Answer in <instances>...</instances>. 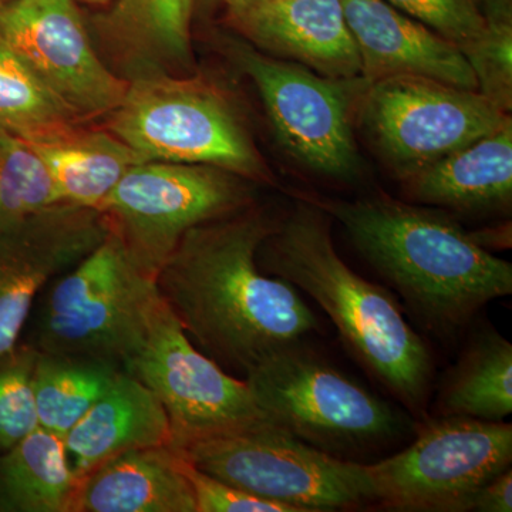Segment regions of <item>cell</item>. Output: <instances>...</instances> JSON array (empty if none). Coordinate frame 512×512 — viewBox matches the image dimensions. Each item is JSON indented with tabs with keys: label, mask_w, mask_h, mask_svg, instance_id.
I'll list each match as a JSON object with an SVG mask.
<instances>
[{
	"label": "cell",
	"mask_w": 512,
	"mask_h": 512,
	"mask_svg": "<svg viewBox=\"0 0 512 512\" xmlns=\"http://www.w3.org/2000/svg\"><path fill=\"white\" fill-rule=\"evenodd\" d=\"M276 225L268 211L249 205L204 222L185 232L158 272L161 298L225 372L245 377L318 328L298 289L259 268L258 249Z\"/></svg>",
	"instance_id": "obj_1"
},
{
	"label": "cell",
	"mask_w": 512,
	"mask_h": 512,
	"mask_svg": "<svg viewBox=\"0 0 512 512\" xmlns=\"http://www.w3.org/2000/svg\"><path fill=\"white\" fill-rule=\"evenodd\" d=\"M427 328L453 333L512 293V265L440 212L387 197L323 202Z\"/></svg>",
	"instance_id": "obj_2"
},
{
	"label": "cell",
	"mask_w": 512,
	"mask_h": 512,
	"mask_svg": "<svg viewBox=\"0 0 512 512\" xmlns=\"http://www.w3.org/2000/svg\"><path fill=\"white\" fill-rule=\"evenodd\" d=\"M258 259L265 274L285 279L318 303L366 372L410 410H423L433 377L426 343L392 293L343 262L319 211L299 205L262 242Z\"/></svg>",
	"instance_id": "obj_3"
},
{
	"label": "cell",
	"mask_w": 512,
	"mask_h": 512,
	"mask_svg": "<svg viewBox=\"0 0 512 512\" xmlns=\"http://www.w3.org/2000/svg\"><path fill=\"white\" fill-rule=\"evenodd\" d=\"M161 295L116 231L47 288L33 348L126 369L146 339Z\"/></svg>",
	"instance_id": "obj_4"
},
{
	"label": "cell",
	"mask_w": 512,
	"mask_h": 512,
	"mask_svg": "<svg viewBox=\"0 0 512 512\" xmlns=\"http://www.w3.org/2000/svg\"><path fill=\"white\" fill-rule=\"evenodd\" d=\"M171 448L224 483L302 512L375 501L366 464L319 450L271 421L198 437Z\"/></svg>",
	"instance_id": "obj_5"
},
{
	"label": "cell",
	"mask_w": 512,
	"mask_h": 512,
	"mask_svg": "<svg viewBox=\"0 0 512 512\" xmlns=\"http://www.w3.org/2000/svg\"><path fill=\"white\" fill-rule=\"evenodd\" d=\"M244 380L272 423L333 456L380 446L402 431L389 404L302 340L276 350Z\"/></svg>",
	"instance_id": "obj_6"
},
{
	"label": "cell",
	"mask_w": 512,
	"mask_h": 512,
	"mask_svg": "<svg viewBox=\"0 0 512 512\" xmlns=\"http://www.w3.org/2000/svg\"><path fill=\"white\" fill-rule=\"evenodd\" d=\"M106 128L144 161L261 175L259 158L231 107L197 79L165 73L133 77L120 106L106 117Z\"/></svg>",
	"instance_id": "obj_7"
},
{
	"label": "cell",
	"mask_w": 512,
	"mask_h": 512,
	"mask_svg": "<svg viewBox=\"0 0 512 512\" xmlns=\"http://www.w3.org/2000/svg\"><path fill=\"white\" fill-rule=\"evenodd\" d=\"M511 461V424L441 416L424 424L409 447L366 467L375 501L390 510L464 512Z\"/></svg>",
	"instance_id": "obj_8"
},
{
	"label": "cell",
	"mask_w": 512,
	"mask_h": 512,
	"mask_svg": "<svg viewBox=\"0 0 512 512\" xmlns=\"http://www.w3.org/2000/svg\"><path fill=\"white\" fill-rule=\"evenodd\" d=\"M248 205L247 187L229 171L146 161L124 174L99 211L138 269L156 281L185 232Z\"/></svg>",
	"instance_id": "obj_9"
},
{
	"label": "cell",
	"mask_w": 512,
	"mask_h": 512,
	"mask_svg": "<svg viewBox=\"0 0 512 512\" xmlns=\"http://www.w3.org/2000/svg\"><path fill=\"white\" fill-rule=\"evenodd\" d=\"M124 372L163 404L173 430L171 446L271 421L245 380L229 375L191 342L163 298Z\"/></svg>",
	"instance_id": "obj_10"
},
{
	"label": "cell",
	"mask_w": 512,
	"mask_h": 512,
	"mask_svg": "<svg viewBox=\"0 0 512 512\" xmlns=\"http://www.w3.org/2000/svg\"><path fill=\"white\" fill-rule=\"evenodd\" d=\"M369 86L367 127L406 175L490 136L511 119L483 93L437 80L397 76Z\"/></svg>",
	"instance_id": "obj_11"
},
{
	"label": "cell",
	"mask_w": 512,
	"mask_h": 512,
	"mask_svg": "<svg viewBox=\"0 0 512 512\" xmlns=\"http://www.w3.org/2000/svg\"><path fill=\"white\" fill-rule=\"evenodd\" d=\"M0 43L84 123L106 119L126 96L128 80L101 59L74 0H6Z\"/></svg>",
	"instance_id": "obj_12"
},
{
	"label": "cell",
	"mask_w": 512,
	"mask_h": 512,
	"mask_svg": "<svg viewBox=\"0 0 512 512\" xmlns=\"http://www.w3.org/2000/svg\"><path fill=\"white\" fill-rule=\"evenodd\" d=\"M232 49L259 90L282 147L320 174L343 180L356 177L360 158L350 127L348 80L269 59L248 45Z\"/></svg>",
	"instance_id": "obj_13"
},
{
	"label": "cell",
	"mask_w": 512,
	"mask_h": 512,
	"mask_svg": "<svg viewBox=\"0 0 512 512\" xmlns=\"http://www.w3.org/2000/svg\"><path fill=\"white\" fill-rule=\"evenodd\" d=\"M106 215L60 204L0 224V359L19 345L37 295L109 234Z\"/></svg>",
	"instance_id": "obj_14"
},
{
	"label": "cell",
	"mask_w": 512,
	"mask_h": 512,
	"mask_svg": "<svg viewBox=\"0 0 512 512\" xmlns=\"http://www.w3.org/2000/svg\"><path fill=\"white\" fill-rule=\"evenodd\" d=\"M367 84L387 77L414 76L478 89L473 66L460 47L387 0H342Z\"/></svg>",
	"instance_id": "obj_15"
},
{
	"label": "cell",
	"mask_w": 512,
	"mask_h": 512,
	"mask_svg": "<svg viewBox=\"0 0 512 512\" xmlns=\"http://www.w3.org/2000/svg\"><path fill=\"white\" fill-rule=\"evenodd\" d=\"M232 18L255 45L299 60L329 79H362L342 0H258Z\"/></svg>",
	"instance_id": "obj_16"
},
{
	"label": "cell",
	"mask_w": 512,
	"mask_h": 512,
	"mask_svg": "<svg viewBox=\"0 0 512 512\" xmlns=\"http://www.w3.org/2000/svg\"><path fill=\"white\" fill-rule=\"evenodd\" d=\"M194 0H113L94 16V33L111 66L130 80L191 63Z\"/></svg>",
	"instance_id": "obj_17"
},
{
	"label": "cell",
	"mask_w": 512,
	"mask_h": 512,
	"mask_svg": "<svg viewBox=\"0 0 512 512\" xmlns=\"http://www.w3.org/2000/svg\"><path fill=\"white\" fill-rule=\"evenodd\" d=\"M170 419L156 394L120 370L103 396L77 421L64 439L77 480L111 458L148 447H170Z\"/></svg>",
	"instance_id": "obj_18"
},
{
	"label": "cell",
	"mask_w": 512,
	"mask_h": 512,
	"mask_svg": "<svg viewBox=\"0 0 512 512\" xmlns=\"http://www.w3.org/2000/svg\"><path fill=\"white\" fill-rule=\"evenodd\" d=\"M73 512H197L171 447L137 448L80 481Z\"/></svg>",
	"instance_id": "obj_19"
},
{
	"label": "cell",
	"mask_w": 512,
	"mask_h": 512,
	"mask_svg": "<svg viewBox=\"0 0 512 512\" xmlns=\"http://www.w3.org/2000/svg\"><path fill=\"white\" fill-rule=\"evenodd\" d=\"M410 194L460 211L505 207L512 197V120L490 136L407 175Z\"/></svg>",
	"instance_id": "obj_20"
},
{
	"label": "cell",
	"mask_w": 512,
	"mask_h": 512,
	"mask_svg": "<svg viewBox=\"0 0 512 512\" xmlns=\"http://www.w3.org/2000/svg\"><path fill=\"white\" fill-rule=\"evenodd\" d=\"M28 141L49 168L63 204L77 207L100 210L124 174L133 165L146 163L107 128L80 124Z\"/></svg>",
	"instance_id": "obj_21"
},
{
	"label": "cell",
	"mask_w": 512,
	"mask_h": 512,
	"mask_svg": "<svg viewBox=\"0 0 512 512\" xmlns=\"http://www.w3.org/2000/svg\"><path fill=\"white\" fill-rule=\"evenodd\" d=\"M79 487L64 440L42 427L0 454V511L73 512Z\"/></svg>",
	"instance_id": "obj_22"
},
{
	"label": "cell",
	"mask_w": 512,
	"mask_h": 512,
	"mask_svg": "<svg viewBox=\"0 0 512 512\" xmlns=\"http://www.w3.org/2000/svg\"><path fill=\"white\" fill-rule=\"evenodd\" d=\"M443 416L504 421L512 412V345L497 330L470 339L439 397Z\"/></svg>",
	"instance_id": "obj_23"
},
{
	"label": "cell",
	"mask_w": 512,
	"mask_h": 512,
	"mask_svg": "<svg viewBox=\"0 0 512 512\" xmlns=\"http://www.w3.org/2000/svg\"><path fill=\"white\" fill-rule=\"evenodd\" d=\"M119 372L104 363L37 350L33 389L39 426L66 439Z\"/></svg>",
	"instance_id": "obj_24"
},
{
	"label": "cell",
	"mask_w": 512,
	"mask_h": 512,
	"mask_svg": "<svg viewBox=\"0 0 512 512\" xmlns=\"http://www.w3.org/2000/svg\"><path fill=\"white\" fill-rule=\"evenodd\" d=\"M84 124L13 50L0 43V130L40 140Z\"/></svg>",
	"instance_id": "obj_25"
},
{
	"label": "cell",
	"mask_w": 512,
	"mask_h": 512,
	"mask_svg": "<svg viewBox=\"0 0 512 512\" xmlns=\"http://www.w3.org/2000/svg\"><path fill=\"white\" fill-rule=\"evenodd\" d=\"M63 204L55 180L25 138L0 130V224Z\"/></svg>",
	"instance_id": "obj_26"
},
{
	"label": "cell",
	"mask_w": 512,
	"mask_h": 512,
	"mask_svg": "<svg viewBox=\"0 0 512 512\" xmlns=\"http://www.w3.org/2000/svg\"><path fill=\"white\" fill-rule=\"evenodd\" d=\"M484 37L468 59L478 89L504 111L512 103V0H480Z\"/></svg>",
	"instance_id": "obj_27"
},
{
	"label": "cell",
	"mask_w": 512,
	"mask_h": 512,
	"mask_svg": "<svg viewBox=\"0 0 512 512\" xmlns=\"http://www.w3.org/2000/svg\"><path fill=\"white\" fill-rule=\"evenodd\" d=\"M37 350L20 346L0 359V454L39 426L35 389Z\"/></svg>",
	"instance_id": "obj_28"
},
{
	"label": "cell",
	"mask_w": 512,
	"mask_h": 512,
	"mask_svg": "<svg viewBox=\"0 0 512 512\" xmlns=\"http://www.w3.org/2000/svg\"><path fill=\"white\" fill-rule=\"evenodd\" d=\"M394 8L446 37L470 59L484 37L480 0H387Z\"/></svg>",
	"instance_id": "obj_29"
},
{
	"label": "cell",
	"mask_w": 512,
	"mask_h": 512,
	"mask_svg": "<svg viewBox=\"0 0 512 512\" xmlns=\"http://www.w3.org/2000/svg\"><path fill=\"white\" fill-rule=\"evenodd\" d=\"M178 456V467L194 494L197 512H302L292 505L264 500L204 473L190 461Z\"/></svg>",
	"instance_id": "obj_30"
},
{
	"label": "cell",
	"mask_w": 512,
	"mask_h": 512,
	"mask_svg": "<svg viewBox=\"0 0 512 512\" xmlns=\"http://www.w3.org/2000/svg\"><path fill=\"white\" fill-rule=\"evenodd\" d=\"M471 511L511 512L512 511V471L511 467L488 481L474 495Z\"/></svg>",
	"instance_id": "obj_31"
},
{
	"label": "cell",
	"mask_w": 512,
	"mask_h": 512,
	"mask_svg": "<svg viewBox=\"0 0 512 512\" xmlns=\"http://www.w3.org/2000/svg\"><path fill=\"white\" fill-rule=\"evenodd\" d=\"M255 2H258V0H224L231 15H235V13L241 12V10L248 8V6L254 5Z\"/></svg>",
	"instance_id": "obj_32"
},
{
	"label": "cell",
	"mask_w": 512,
	"mask_h": 512,
	"mask_svg": "<svg viewBox=\"0 0 512 512\" xmlns=\"http://www.w3.org/2000/svg\"><path fill=\"white\" fill-rule=\"evenodd\" d=\"M79 5L93 6V8L104 9L110 5L113 0H74Z\"/></svg>",
	"instance_id": "obj_33"
},
{
	"label": "cell",
	"mask_w": 512,
	"mask_h": 512,
	"mask_svg": "<svg viewBox=\"0 0 512 512\" xmlns=\"http://www.w3.org/2000/svg\"><path fill=\"white\" fill-rule=\"evenodd\" d=\"M6 0H0V5H2V3H5Z\"/></svg>",
	"instance_id": "obj_34"
}]
</instances>
